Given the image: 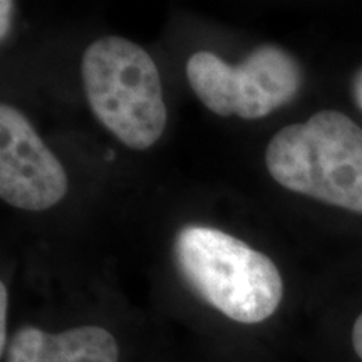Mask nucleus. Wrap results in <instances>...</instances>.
Wrapping results in <instances>:
<instances>
[{"mask_svg":"<svg viewBox=\"0 0 362 362\" xmlns=\"http://www.w3.org/2000/svg\"><path fill=\"white\" fill-rule=\"evenodd\" d=\"M173 253L194 300L235 327H264L282 309V274L243 240L211 226L187 225L176 235Z\"/></svg>","mask_w":362,"mask_h":362,"instance_id":"obj_1","label":"nucleus"},{"mask_svg":"<svg viewBox=\"0 0 362 362\" xmlns=\"http://www.w3.org/2000/svg\"><path fill=\"white\" fill-rule=\"evenodd\" d=\"M265 165L280 187L362 215V128L344 112L324 110L285 126Z\"/></svg>","mask_w":362,"mask_h":362,"instance_id":"obj_2","label":"nucleus"},{"mask_svg":"<svg viewBox=\"0 0 362 362\" xmlns=\"http://www.w3.org/2000/svg\"><path fill=\"white\" fill-rule=\"evenodd\" d=\"M84 93L94 115L131 149L151 148L166 128L165 98L153 57L124 37L94 40L83 56Z\"/></svg>","mask_w":362,"mask_h":362,"instance_id":"obj_3","label":"nucleus"},{"mask_svg":"<svg viewBox=\"0 0 362 362\" xmlns=\"http://www.w3.org/2000/svg\"><path fill=\"white\" fill-rule=\"evenodd\" d=\"M187 78L211 112L242 119H260L288 104L304 81L297 59L279 45H260L235 66L214 52H194Z\"/></svg>","mask_w":362,"mask_h":362,"instance_id":"obj_4","label":"nucleus"},{"mask_svg":"<svg viewBox=\"0 0 362 362\" xmlns=\"http://www.w3.org/2000/svg\"><path fill=\"white\" fill-rule=\"evenodd\" d=\"M67 175L30 121L11 104L0 106V198L13 208L44 211L67 193Z\"/></svg>","mask_w":362,"mask_h":362,"instance_id":"obj_5","label":"nucleus"},{"mask_svg":"<svg viewBox=\"0 0 362 362\" xmlns=\"http://www.w3.org/2000/svg\"><path fill=\"white\" fill-rule=\"evenodd\" d=\"M0 357L4 362H129L116 329L94 320L62 327L22 324Z\"/></svg>","mask_w":362,"mask_h":362,"instance_id":"obj_6","label":"nucleus"},{"mask_svg":"<svg viewBox=\"0 0 362 362\" xmlns=\"http://www.w3.org/2000/svg\"><path fill=\"white\" fill-rule=\"evenodd\" d=\"M8 288L6 284H0V356L7 349L8 339H11V330H8Z\"/></svg>","mask_w":362,"mask_h":362,"instance_id":"obj_7","label":"nucleus"},{"mask_svg":"<svg viewBox=\"0 0 362 362\" xmlns=\"http://www.w3.org/2000/svg\"><path fill=\"white\" fill-rule=\"evenodd\" d=\"M351 349L354 352L356 359L362 362V312L356 315L351 327Z\"/></svg>","mask_w":362,"mask_h":362,"instance_id":"obj_8","label":"nucleus"},{"mask_svg":"<svg viewBox=\"0 0 362 362\" xmlns=\"http://www.w3.org/2000/svg\"><path fill=\"white\" fill-rule=\"evenodd\" d=\"M12 11H13V2L11 0H2L0 2V39H6L11 29L12 22Z\"/></svg>","mask_w":362,"mask_h":362,"instance_id":"obj_9","label":"nucleus"},{"mask_svg":"<svg viewBox=\"0 0 362 362\" xmlns=\"http://www.w3.org/2000/svg\"><path fill=\"white\" fill-rule=\"evenodd\" d=\"M352 94H354L356 104L359 106V110L362 111V69L356 74L354 84H352Z\"/></svg>","mask_w":362,"mask_h":362,"instance_id":"obj_10","label":"nucleus"}]
</instances>
